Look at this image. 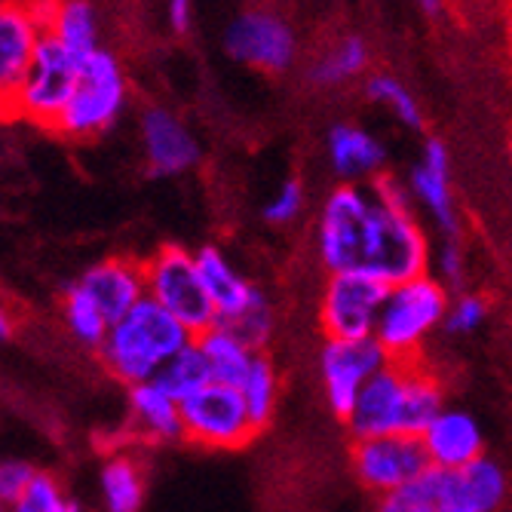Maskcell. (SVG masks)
<instances>
[{
    "instance_id": "f6af8a7d",
    "label": "cell",
    "mask_w": 512,
    "mask_h": 512,
    "mask_svg": "<svg viewBox=\"0 0 512 512\" xmlns=\"http://www.w3.org/2000/svg\"><path fill=\"white\" fill-rule=\"evenodd\" d=\"M375 512H381V509H378V506H375Z\"/></svg>"
},
{
    "instance_id": "4dcf8cb0",
    "label": "cell",
    "mask_w": 512,
    "mask_h": 512,
    "mask_svg": "<svg viewBox=\"0 0 512 512\" xmlns=\"http://www.w3.org/2000/svg\"><path fill=\"white\" fill-rule=\"evenodd\" d=\"M10 512H83V506L53 473L40 470L31 488L10 506Z\"/></svg>"
},
{
    "instance_id": "52a82bcc",
    "label": "cell",
    "mask_w": 512,
    "mask_h": 512,
    "mask_svg": "<svg viewBox=\"0 0 512 512\" xmlns=\"http://www.w3.org/2000/svg\"><path fill=\"white\" fill-rule=\"evenodd\" d=\"M145 286L148 298L166 307L191 335H203L218 322L215 304L203 286L197 267V252L178 243H166L145 258Z\"/></svg>"
},
{
    "instance_id": "d590c367",
    "label": "cell",
    "mask_w": 512,
    "mask_h": 512,
    "mask_svg": "<svg viewBox=\"0 0 512 512\" xmlns=\"http://www.w3.org/2000/svg\"><path fill=\"white\" fill-rule=\"evenodd\" d=\"M433 276L448 286V292H463L467 283V255H463L460 240H442L439 252L433 255Z\"/></svg>"
},
{
    "instance_id": "d4e9b609",
    "label": "cell",
    "mask_w": 512,
    "mask_h": 512,
    "mask_svg": "<svg viewBox=\"0 0 512 512\" xmlns=\"http://www.w3.org/2000/svg\"><path fill=\"white\" fill-rule=\"evenodd\" d=\"M197 344H200V350H203V356L209 362L212 381L230 384V387H240V381L246 378V371H249L255 353H258L224 322H215L212 329L197 335Z\"/></svg>"
},
{
    "instance_id": "e0dca14e",
    "label": "cell",
    "mask_w": 512,
    "mask_h": 512,
    "mask_svg": "<svg viewBox=\"0 0 512 512\" xmlns=\"http://www.w3.org/2000/svg\"><path fill=\"white\" fill-rule=\"evenodd\" d=\"M126 436L138 445H175L184 442L181 402L160 384L142 381L126 387Z\"/></svg>"
},
{
    "instance_id": "8992f818",
    "label": "cell",
    "mask_w": 512,
    "mask_h": 512,
    "mask_svg": "<svg viewBox=\"0 0 512 512\" xmlns=\"http://www.w3.org/2000/svg\"><path fill=\"white\" fill-rule=\"evenodd\" d=\"M371 212H375L371 184L338 181V188H332L329 197L322 200L313 230V249L325 273L362 270Z\"/></svg>"
},
{
    "instance_id": "8d00e7d4",
    "label": "cell",
    "mask_w": 512,
    "mask_h": 512,
    "mask_svg": "<svg viewBox=\"0 0 512 512\" xmlns=\"http://www.w3.org/2000/svg\"><path fill=\"white\" fill-rule=\"evenodd\" d=\"M37 467L22 457H4L0 460V500H4L7 506H13L28 488L31 482L37 479Z\"/></svg>"
},
{
    "instance_id": "ba28073f",
    "label": "cell",
    "mask_w": 512,
    "mask_h": 512,
    "mask_svg": "<svg viewBox=\"0 0 512 512\" xmlns=\"http://www.w3.org/2000/svg\"><path fill=\"white\" fill-rule=\"evenodd\" d=\"M181 427L184 442L209 451H240L261 436L252 424L240 387L218 381L181 399Z\"/></svg>"
},
{
    "instance_id": "83f0119b",
    "label": "cell",
    "mask_w": 512,
    "mask_h": 512,
    "mask_svg": "<svg viewBox=\"0 0 512 512\" xmlns=\"http://www.w3.org/2000/svg\"><path fill=\"white\" fill-rule=\"evenodd\" d=\"M371 62V50H368V43L356 34H347L341 37L329 53H322L307 77L316 83V86H325V89H332V86H344L350 80H356L359 74H365Z\"/></svg>"
},
{
    "instance_id": "74e56055",
    "label": "cell",
    "mask_w": 512,
    "mask_h": 512,
    "mask_svg": "<svg viewBox=\"0 0 512 512\" xmlns=\"http://www.w3.org/2000/svg\"><path fill=\"white\" fill-rule=\"evenodd\" d=\"M166 22L175 34H188L194 25V0H166Z\"/></svg>"
},
{
    "instance_id": "30bf717a",
    "label": "cell",
    "mask_w": 512,
    "mask_h": 512,
    "mask_svg": "<svg viewBox=\"0 0 512 512\" xmlns=\"http://www.w3.org/2000/svg\"><path fill=\"white\" fill-rule=\"evenodd\" d=\"M390 286L365 270H338L325 276L319 295L322 338H375V325Z\"/></svg>"
},
{
    "instance_id": "8fae6325",
    "label": "cell",
    "mask_w": 512,
    "mask_h": 512,
    "mask_svg": "<svg viewBox=\"0 0 512 512\" xmlns=\"http://www.w3.org/2000/svg\"><path fill=\"white\" fill-rule=\"evenodd\" d=\"M77 74H80V59L71 56L56 37L46 34L40 40V50H37L22 86L13 92L16 120L53 129L71 99Z\"/></svg>"
},
{
    "instance_id": "f1b7e54d",
    "label": "cell",
    "mask_w": 512,
    "mask_h": 512,
    "mask_svg": "<svg viewBox=\"0 0 512 512\" xmlns=\"http://www.w3.org/2000/svg\"><path fill=\"white\" fill-rule=\"evenodd\" d=\"M154 381H160L178 402H181L184 396H191V393L203 390L206 384H212V371H209V362H206V356H203L197 338H194L188 347H184L178 356H172V359L163 365V371H160V375H157Z\"/></svg>"
},
{
    "instance_id": "44dd1931",
    "label": "cell",
    "mask_w": 512,
    "mask_h": 512,
    "mask_svg": "<svg viewBox=\"0 0 512 512\" xmlns=\"http://www.w3.org/2000/svg\"><path fill=\"white\" fill-rule=\"evenodd\" d=\"M325 154H329L335 178L344 184H371L387 169L384 142L356 123H335L325 138Z\"/></svg>"
},
{
    "instance_id": "cb8c5ba5",
    "label": "cell",
    "mask_w": 512,
    "mask_h": 512,
    "mask_svg": "<svg viewBox=\"0 0 512 512\" xmlns=\"http://www.w3.org/2000/svg\"><path fill=\"white\" fill-rule=\"evenodd\" d=\"M46 34L56 37L80 62L102 50L99 13L89 0H56L50 19H46Z\"/></svg>"
},
{
    "instance_id": "f546056e",
    "label": "cell",
    "mask_w": 512,
    "mask_h": 512,
    "mask_svg": "<svg viewBox=\"0 0 512 512\" xmlns=\"http://www.w3.org/2000/svg\"><path fill=\"white\" fill-rule=\"evenodd\" d=\"M365 96L375 105L387 108L402 126L424 129V108H421V102L411 96L408 86L402 80H396L390 74H371L365 80Z\"/></svg>"
},
{
    "instance_id": "7bdbcfd3",
    "label": "cell",
    "mask_w": 512,
    "mask_h": 512,
    "mask_svg": "<svg viewBox=\"0 0 512 512\" xmlns=\"http://www.w3.org/2000/svg\"><path fill=\"white\" fill-rule=\"evenodd\" d=\"M0 512H10V506H7L4 500H0Z\"/></svg>"
},
{
    "instance_id": "ffe728a7",
    "label": "cell",
    "mask_w": 512,
    "mask_h": 512,
    "mask_svg": "<svg viewBox=\"0 0 512 512\" xmlns=\"http://www.w3.org/2000/svg\"><path fill=\"white\" fill-rule=\"evenodd\" d=\"M43 37L46 25L31 4L0 7V86L10 96L22 86Z\"/></svg>"
},
{
    "instance_id": "7402d4cb",
    "label": "cell",
    "mask_w": 512,
    "mask_h": 512,
    "mask_svg": "<svg viewBox=\"0 0 512 512\" xmlns=\"http://www.w3.org/2000/svg\"><path fill=\"white\" fill-rule=\"evenodd\" d=\"M197 267L203 276V286L215 304L218 322L240 319L264 295L255 283H249V279L240 273V267L224 255V249H218L212 243L197 249Z\"/></svg>"
},
{
    "instance_id": "ab89813d",
    "label": "cell",
    "mask_w": 512,
    "mask_h": 512,
    "mask_svg": "<svg viewBox=\"0 0 512 512\" xmlns=\"http://www.w3.org/2000/svg\"><path fill=\"white\" fill-rule=\"evenodd\" d=\"M7 120H16V108H13V96L0 86V123H7Z\"/></svg>"
},
{
    "instance_id": "4316f807",
    "label": "cell",
    "mask_w": 512,
    "mask_h": 512,
    "mask_svg": "<svg viewBox=\"0 0 512 512\" xmlns=\"http://www.w3.org/2000/svg\"><path fill=\"white\" fill-rule=\"evenodd\" d=\"M240 393H243V402L249 408L255 430L264 433L273 424L276 408H279V393H283V384H279V368L267 350L255 353L246 378L240 381Z\"/></svg>"
},
{
    "instance_id": "9a60e30c",
    "label": "cell",
    "mask_w": 512,
    "mask_h": 512,
    "mask_svg": "<svg viewBox=\"0 0 512 512\" xmlns=\"http://www.w3.org/2000/svg\"><path fill=\"white\" fill-rule=\"evenodd\" d=\"M408 188L414 203L421 206L439 234L445 240L460 237V218L454 206V188H451V157L442 138H427L421 148V160H417L408 172Z\"/></svg>"
},
{
    "instance_id": "603a6c76",
    "label": "cell",
    "mask_w": 512,
    "mask_h": 512,
    "mask_svg": "<svg viewBox=\"0 0 512 512\" xmlns=\"http://www.w3.org/2000/svg\"><path fill=\"white\" fill-rule=\"evenodd\" d=\"M99 494L105 512H142L148 497V473L129 451H111L99 470Z\"/></svg>"
},
{
    "instance_id": "60d3db41",
    "label": "cell",
    "mask_w": 512,
    "mask_h": 512,
    "mask_svg": "<svg viewBox=\"0 0 512 512\" xmlns=\"http://www.w3.org/2000/svg\"><path fill=\"white\" fill-rule=\"evenodd\" d=\"M417 7H421L430 19H436L442 13V0H417Z\"/></svg>"
},
{
    "instance_id": "7a4b0ae2",
    "label": "cell",
    "mask_w": 512,
    "mask_h": 512,
    "mask_svg": "<svg viewBox=\"0 0 512 512\" xmlns=\"http://www.w3.org/2000/svg\"><path fill=\"white\" fill-rule=\"evenodd\" d=\"M194 341L191 329L154 298H142L129 313L111 322L108 338L99 347V362L123 387L154 381L163 365Z\"/></svg>"
},
{
    "instance_id": "d6986e66",
    "label": "cell",
    "mask_w": 512,
    "mask_h": 512,
    "mask_svg": "<svg viewBox=\"0 0 512 512\" xmlns=\"http://www.w3.org/2000/svg\"><path fill=\"white\" fill-rule=\"evenodd\" d=\"M424 448L430 454V463L436 470H457L467 467V463L479 460L485 454V433L479 421L463 408L445 405L427 430L421 433Z\"/></svg>"
},
{
    "instance_id": "2e32d148",
    "label": "cell",
    "mask_w": 512,
    "mask_h": 512,
    "mask_svg": "<svg viewBox=\"0 0 512 512\" xmlns=\"http://www.w3.org/2000/svg\"><path fill=\"white\" fill-rule=\"evenodd\" d=\"M142 148L154 175H184L200 163V142L175 111L148 108L142 114Z\"/></svg>"
},
{
    "instance_id": "5bb4252c",
    "label": "cell",
    "mask_w": 512,
    "mask_h": 512,
    "mask_svg": "<svg viewBox=\"0 0 512 512\" xmlns=\"http://www.w3.org/2000/svg\"><path fill=\"white\" fill-rule=\"evenodd\" d=\"M512 482L503 463L482 454L457 470H436V506L439 512H503Z\"/></svg>"
},
{
    "instance_id": "ac0fdd59",
    "label": "cell",
    "mask_w": 512,
    "mask_h": 512,
    "mask_svg": "<svg viewBox=\"0 0 512 512\" xmlns=\"http://www.w3.org/2000/svg\"><path fill=\"white\" fill-rule=\"evenodd\" d=\"M77 283L102 307V313L111 322L129 313L142 298H148L145 258H132V255H111V258L89 264L77 276Z\"/></svg>"
},
{
    "instance_id": "b9f144b4",
    "label": "cell",
    "mask_w": 512,
    "mask_h": 512,
    "mask_svg": "<svg viewBox=\"0 0 512 512\" xmlns=\"http://www.w3.org/2000/svg\"><path fill=\"white\" fill-rule=\"evenodd\" d=\"M7 4H31V0H0V7H7Z\"/></svg>"
},
{
    "instance_id": "277c9868",
    "label": "cell",
    "mask_w": 512,
    "mask_h": 512,
    "mask_svg": "<svg viewBox=\"0 0 512 512\" xmlns=\"http://www.w3.org/2000/svg\"><path fill=\"white\" fill-rule=\"evenodd\" d=\"M362 270L384 279L387 286L433 270V246L424 224L414 215V206H393L375 191V212H371Z\"/></svg>"
},
{
    "instance_id": "9c48e42d",
    "label": "cell",
    "mask_w": 512,
    "mask_h": 512,
    "mask_svg": "<svg viewBox=\"0 0 512 512\" xmlns=\"http://www.w3.org/2000/svg\"><path fill=\"white\" fill-rule=\"evenodd\" d=\"M433 470L424 439L414 433L362 436L350 442V473L371 497H387Z\"/></svg>"
},
{
    "instance_id": "7c38bea8",
    "label": "cell",
    "mask_w": 512,
    "mask_h": 512,
    "mask_svg": "<svg viewBox=\"0 0 512 512\" xmlns=\"http://www.w3.org/2000/svg\"><path fill=\"white\" fill-rule=\"evenodd\" d=\"M390 362L375 338H325L316 353V371L322 399L329 411L344 421L362 387Z\"/></svg>"
},
{
    "instance_id": "1f68e13d",
    "label": "cell",
    "mask_w": 512,
    "mask_h": 512,
    "mask_svg": "<svg viewBox=\"0 0 512 512\" xmlns=\"http://www.w3.org/2000/svg\"><path fill=\"white\" fill-rule=\"evenodd\" d=\"M488 319V301L476 292H457L448 304L442 332L451 338H467L473 332H479Z\"/></svg>"
},
{
    "instance_id": "836d02e7",
    "label": "cell",
    "mask_w": 512,
    "mask_h": 512,
    "mask_svg": "<svg viewBox=\"0 0 512 512\" xmlns=\"http://www.w3.org/2000/svg\"><path fill=\"white\" fill-rule=\"evenodd\" d=\"M224 325H230L252 350H258V353H264L267 347H270V341H273V332H276V316H273V304H270V298L267 295H261L240 319H234V322H224Z\"/></svg>"
},
{
    "instance_id": "5b68a950",
    "label": "cell",
    "mask_w": 512,
    "mask_h": 512,
    "mask_svg": "<svg viewBox=\"0 0 512 512\" xmlns=\"http://www.w3.org/2000/svg\"><path fill=\"white\" fill-rule=\"evenodd\" d=\"M126 96L129 83L120 59L108 50H96L80 62L74 92L53 132L71 138V142H92V138L114 129L126 108Z\"/></svg>"
},
{
    "instance_id": "484cf974",
    "label": "cell",
    "mask_w": 512,
    "mask_h": 512,
    "mask_svg": "<svg viewBox=\"0 0 512 512\" xmlns=\"http://www.w3.org/2000/svg\"><path fill=\"white\" fill-rule=\"evenodd\" d=\"M62 322H65L68 335L83 350H92V353H99V347L105 344L108 329H111V319L86 295V289L77 283V279L62 289Z\"/></svg>"
},
{
    "instance_id": "4fadbf2b",
    "label": "cell",
    "mask_w": 512,
    "mask_h": 512,
    "mask_svg": "<svg viewBox=\"0 0 512 512\" xmlns=\"http://www.w3.org/2000/svg\"><path fill=\"white\" fill-rule=\"evenodd\" d=\"M224 53L264 74H283L298 56L295 28L273 10L252 7L224 28Z\"/></svg>"
},
{
    "instance_id": "d6a6232c",
    "label": "cell",
    "mask_w": 512,
    "mask_h": 512,
    "mask_svg": "<svg viewBox=\"0 0 512 512\" xmlns=\"http://www.w3.org/2000/svg\"><path fill=\"white\" fill-rule=\"evenodd\" d=\"M378 509L381 512H439V506H436V467L427 470L421 479H414L411 485L381 497Z\"/></svg>"
},
{
    "instance_id": "6da1fadb",
    "label": "cell",
    "mask_w": 512,
    "mask_h": 512,
    "mask_svg": "<svg viewBox=\"0 0 512 512\" xmlns=\"http://www.w3.org/2000/svg\"><path fill=\"white\" fill-rule=\"evenodd\" d=\"M442 408H445V390L433 368H427L421 359L414 362L390 359L362 387L359 399L344 417V427L350 439L387 436V433L421 436Z\"/></svg>"
},
{
    "instance_id": "e575fe53",
    "label": "cell",
    "mask_w": 512,
    "mask_h": 512,
    "mask_svg": "<svg viewBox=\"0 0 512 512\" xmlns=\"http://www.w3.org/2000/svg\"><path fill=\"white\" fill-rule=\"evenodd\" d=\"M304 203H307L304 184H301L298 178H286V181L273 191V197L264 203L261 218H264L270 227H289V224H295V221L301 218Z\"/></svg>"
},
{
    "instance_id": "ee69618b",
    "label": "cell",
    "mask_w": 512,
    "mask_h": 512,
    "mask_svg": "<svg viewBox=\"0 0 512 512\" xmlns=\"http://www.w3.org/2000/svg\"><path fill=\"white\" fill-rule=\"evenodd\" d=\"M509 160H512V138H509Z\"/></svg>"
},
{
    "instance_id": "3957f363",
    "label": "cell",
    "mask_w": 512,
    "mask_h": 512,
    "mask_svg": "<svg viewBox=\"0 0 512 512\" xmlns=\"http://www.w3.org/2000/svg\"><path fill=\"white\" fill-rule=\"evenodd\" d=\"M448 304H451V292L433 273L390 286L375 325V341L384 347L390 359L399 362L421 359L433 332L442 329Z\"/></svg>"
},
{
    "instance_id": "f35d334b",
    "label": "cell",
    "mask_w": 512,
    "mask_h": 512,
    "mask_svg": "<svg viewBox=\"0 0 512 512\" xmlns=\"http://www.w3.org/2000/svg\"><path fill=\"white\" fill-rule=\"evenodd\" d=\"M16 335V316L7 307V301L0 298V341H10Z\"/></svg>"
}]
</instances>
